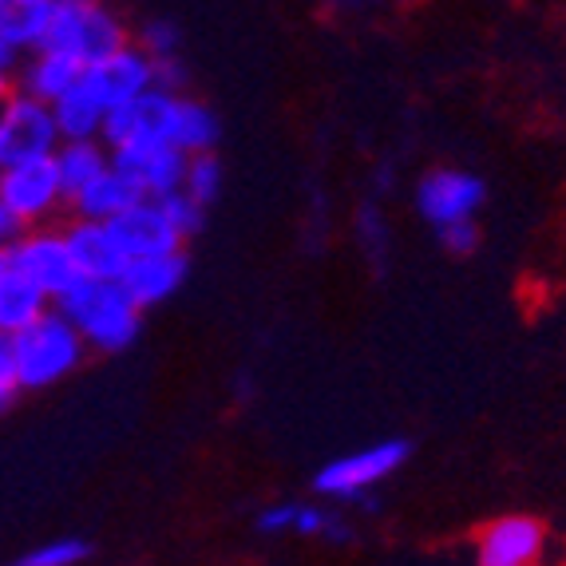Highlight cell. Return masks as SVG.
I'll use <instances>...</instances> for the list:
<instances>
[{
    "mask_svg": "<svg viewBox=\"0 0 566 566\" xmlns=\"http://www.w3.org/2000/svg\"><path fill=\"white\" fill-rule=\"evenodd\" d=\"M60 313L76 325L84 345L92 353H123L132 349L143 333V305L132 293L123 290V282H95L84 277L72 293L60 297Z\"/></svg>",
    "mask_w": 566,
    "mask_h": 566,
    "instance_id": "6da1fadb",
    "label": "cell"
},
{
    "mask_svg": "<svg viewBox=\"0 0 566 566\" xmlns=\"http://www.w3.org/2000/svg\"><path fill=\"white\" fill-rule=\"evenodd\" d=\"M12 349V368H17V385L20 392H40V388H52L60 380H67L84 365L87 345L76 333V325L67 322L60 305L36 317L29 329H20L9 337Z\"/></svg>",
    "mask_w": 566,
    "mask_h": 566,
    "instance_id": "7a4b0ae2",
    "label": "cell"
},
{
    "mask_svg": "<svg viewBox=\"0 0 566 566\" xmlns=\"http://www.w3.org/2000/svg\"><path fill=\"white\" fill-rule=\"evenodd\" d=\"M412 455L408 440H377L349 455H337L313 475L317 500L345 503V507H365V515L377 507V488L400 472Z\"/></svg>",
    "mask_w": 566,
    "mask_h": 566,
    "instance_id": "3957f363",
    "label": "cell"
},
{
    "mask_svg": "<svg viewBox=\"0 0 566 566\" xmlns=\"http://www.w3.org/2000/svg\"><path fill=\"white\" fill-rule=\"evenodd\" d=\"M123 44H127V29L104 0H56V12H52V24H48L40 48L92 67L119 52Z\"/></svg>",
    "mask_w": 566,
    "mask_h": 566,
    "instance_id": "277c9868",
    "label": "cell"
},
{
    "mask_svg": "<svg viewBox=\"0 0 566 566\" xmlns=\"http://www.w3.org/2000/svg\"><path fill=\"white\" fill-rule=\"evenodd\" d=\"M60 123L52 104L29 92H9L0 99V170L20 163L52 159L60 151Z\"/></svg>",
    "mask_w": 566,
    "mask_h": 566,
    "instance_id": "5b68a950",
    "label": "cell"
},
{
    "mask_svg": "<svg viewBox=\"0 0 566 566\" xmlns=\"http://www.w3.org/2000/svg\"><path fill=\"white\" fill-rule=\"evenodd\" d=\"M0 207L9 210V218L20 230L48 227L67 207V190L64 179H60L56 155L4 170V179H0Z\"/></svg>",
    "mask_w": 566,
    "mask_h": 566,
    "instance_id": "8992f818",
    "label": "cell"
},
{
    "mask_svg": "<svg viewBox=\"0 0 566 566\" xmlns=\"http://www.w3.org/2000/svg\"><path fill=\"white\" fill-rule=\"evenodd\" d=\"M9 265L20 270L24 277H32L52 302H60L64 293H72L84 282L76 270V258L67 250L64 230H52V227L20 230L9 242Z\"/></svg>",
    "mask_w": 566,
    "mask_h": 566,
    "instance_id": "52a82bcc",
    "label": "cell"
},
{
    "mask_svg": "<svg viewBox=\"0 0 566 566\" xmlns=\"http://www.w3.org/2000/svg\"><path fill=\"white\" fill-rule=\"evenodd\" d=\"M416 214L424 218L432 230H444L463 218H475L488 199V187H483L480 175L460 167H436L428 170L424 179L416 182Z\"/></svg>",
    "mask_w": 566,
    "mask_h": 566,
    "instance_id": "ba28073f",
    "label": "cell"
},
{
    "mask_svg": "<svg viewBox=\"0 0 566 566\" xmlns=\"http://www.w3.org/2000/svg\"><path fill=\"white\" fill-rule=\"evenodd\" d=\"M547 547V527L535 515H500L475 535V566H538Z\"/></svg>",
    "mask_w": 566,
    "mask_h": 566,
    "instance_id": "9c48e42d",
    "label": "cell"
},
{
    "mask_svg": "<svg viewBox=\"0 0 566 566\" xmlns=\"http://www.w3.org/2000/svg\"><path fill=\"white\" fill-rule=\"evenodd\" d=\"M187 159H190L187 151H179L170 139H155V135H135V139H127L123 147L112 151L115 167L127 170L151 199H163V195L182 187Z\"/></svg>",
    "mask_w": 566,
    "mask_h": 566,
    "instance_id": "30bf717a",
    "label": "cell"
},
{
    "mask_svg": "<svg viewBox=\"0 0 566 566\" xmlns=\"http://www.w3.org/2000/svg\"><path fill=\"white\" fill-rule=\"evenodd\" d=\"M87 80L99 92V99L107 104V112L132 104L143 92L159 87V72H155V60L143 52L139 44H123L119 52H112L107 60L87 67Z\"/></svg>",
    "mask_w": 566,
    "mask_h": 566,
    "instance_id": "8fae6325",
    "label": "cell"
},
{
    "mask_svg": "<svg viewBox=\"0 0 566 566\" xmlns=\"http://www.w3.org/2000/svg\"><path fill=\"white\" fill-rule=\"evenodd\" d=\"M119 238V245L127 250V258H155V254H175L182 250L187 238L179 234V227L170 222L163 199H139L132 210H123L115 222H107Z\"/></svg>",
    "mask_w": 566,
    "mask_h": 566,
    "instance_id": "7c38bea8",
    "label": "cell"
},
{
    "mask_svg": "<svg viewBox=\"0 0 566 566\" xmlns=\"http://www.w3.org/2000/svg\"><path fill=\"white\" fill-rule=\"evenodd\" d=\"M67 250L76 258L80 277H95V282H115L127 270V250L119 245L115 230L107 222H92V218H72L64 227Z\"/></svg>",
    "mask_w": 566,
    "mask_h": 566,
    "instance_id": "4fadbf2b",
    "label": "cell"
},
{
    "mask_svg": "<svg viewBox=\"0 0 566 566\" xmlns=\"http://www.w3.org/2000/svg\"><path fill=\"white\" fill-rule=\"evenodd\" d=\"M190 274L187 250H175V254H155V258H132L127 270H123V290L132 293L143 310H155V305L170 302L175 293L182 290Z\"/></svg>",
    "mask_w": 566,
    "mask_h": 566,
    "instance_id": "5bb4252c",
    "label": "cell"
},
{
    "mask_svg": "<svg viewBox=\"0 0 566 566\" xmlns=\"http://www.w3.org/2000/svg\"><path fill=\"white\" fill-rule=\"evenodd\" d=\"M139 199H147V190H143L139 182L127 175V170H119L112 163V167H107L104 175L92 182V187L80 190L67 207H72V214H76V218H92V222H115L123 210H132Z\"/></svg>",
    "mask_w": 566,
    "mask_h": 566,
    "instance_id": "9a60e30c",
    "label": "cell"
},
{
    "mask_svg": "<svg viewBox=\"0 0 566 566\" xmlns=\"http://www.w3.org/2000/svg\"><path fill=\"white\" fill-rule=\"evenodd\" d=\"M56 0H0V44L12 52H36L48 36Z\"/></svg>",
    "mask_w": 566,
    "mask_h": 566,
    "instance_id": "2e32d148",
    "label": "cell"
},
{
    "mask_svg": "<svg viewBox=\"0 0 566 566\" xmlns=\"http://www.w3.org/2000/svg\"><path fill=\"white\" fill-rule=\"evenodd\" d=\"M84 72L87 67L76 64V60L60 56V52H48V48H36L29 56V64L20 67V92L36 95L44 104H56L60 95L80 84Z\"/></svg>",
    "mask_w": 566,
    "mask_h": 566,
    "instance_id": "e0dca14e",
    "label": "cell"
},
{
    "mask_svg": "<svg viewBox=\"0 0 566 566\" xmlns=\"http://www.w3.org/2000/svg\"><path fill=\"white\" fill-rule=\"evenodd\" d=\"M60 123V135L64 139H99L104 135V123H107V104L99 99V92L92 87L87 72L80 76V84L72 92H64L52 104Z\"/></svg>",
    "mask_w": 566,
    "mask_h": 566,
    "instance_id": "ac0fdd59",
    "label": "cell"
},
{
    "mask_svg": "<svg viewBox=\"0 0 566 566\" xmlns=\"http://www.w3.org/2000/svg\"><path fill=\"white\" fill-rule=\"evenodd\" d=\"M52 305L56 302H52L32 277H24L20 270L9 265V274L0 282V333L12 337V333L29 329V325L36 322V317H44Z\"/></svg>",
    "mask_w": 566,
    "mask_h": 566,
    "instance_id": "d6986e66",
    "label": "cell"
},
{
    "mask_svg": "<svg viewBox=\"0 0 566 566\" xmlns=\"http://www.w3.org/2000/svg\"><path fill=\"white\" fill-rule=\"evenodd\" d=\"M56 167H60V179H64L67 202H72L80 190L92 187L112 167V147L104 139H64L56 151Z\"/></svg>",
    "mask_w": 566,
    "mask_h": 566,
    "instance_id": "ffe728a7",
    "label": "cell"
},
{
    "mask_svg": "<svg viewBox=\"0 0 566 566\" xmlns=\"http://www.w3.org/2000/svg\"><path fill=\"white\" fill-rule=\"evenodd\" d=\"M218 135V115L210 112L202 99H190V95H179V112H175V127H170V143L187 155H202L214 151Z\"/></svg>",
    "mask_w": 566,
    "mask_h": 566,
    "instance_id": "44dd1931",
    "label": "cell"
},
{
    "mask_svg": "<svg viewBox=\"0 0 566 566\" xmlns=\"http://www.w3.org/2000/svg\"><path fill=\"white\" fill-rule=\"evenodd\" d=\"M222 163H218L214 151H202V155H190L187 159V175H182V190H187L190 199L199 202V207H214L218 195H222Z\"/></svg>",
    "mask_w": 566,
    "mask_h": 566,
    "instance_id": "7402d4cb",
    "label": "cell"
},
{
    "mask_svg": "<svg viewBox=\"0 0 566 566\" xmlns=\"http://www.w3.org/2000/svg\"><path fill=\"white\" fill-rule=\"evenodd\" d=\"M92 558V543L67 535V538H48L40 547H32L17 566H84Z\"/></svg>",
    "mask_w": 566,
    "mask_h": 566,
    "instance_id": "603a6c76",
    "label": "cell"
},
{
    "mask_svg": "<svg viewBox=\"0 0 566 566\" xmlns=\"http://www.w3.org/2000/svg\"><path fill=\"white\" fill-rule=\"evenodd\" d=\"M163 207H167L170 222L179 227L182 238H195L202 227H207V207H199V202L190 199L187 190H170V195H163Z\"/></svg>",
    "mask_w": 566,
    "mask_h": 566,
    "instance_id": "cb8c5ba5",
    "label": "cell"
},
{
    "mask_svg": "<svg viewBox=\"0 0 566 566\" xmlns=\"http://www.w3.org/2000/svg\"><path fill=\"white\" fill-rule=\"evenodd\" d=\"M357 238L365 245V254L373 262H385L388 258V227H385V214L377 207H360L357 214Z\"/></svg>",
    "mask_w": 566,
    "mask_h": 566,
    "instance_id": "d4e9b609",
    "label": "cell"
},
{
    "mask_svg": "<svg viewBox=\"0 0 566 566\" xmlns=\"http://www.w3.org/2000/svg\"><path fill=\"white\" fill-rule=\"evenodd\" d=\"M139 48L155 60V64H163V60H179V32H175V24H167V20H151V24L143 29Z\"/></svg>",
    "mask_w": 566,
    "mask_h": 566,
    "instance_id": "484cf974",
    "label": "cell"
},
{
    "mask_svg": "<svg viewBox=\"0 0 566 566\" xmlns=\"http://www.w3.org/2000/svg\"><path fill=\"white\" fill-rule=\"evenodd\" d=\"M440 245H444L452 258H472L480 250V227H475V218H463V222H452V227L436 230Z\"/></svg>",
    "mask_w": 566,
    "mask_h": 566,
    "instance_id": "4316f807",
    "label": "cell"
},
{
    "mask_svg": "<svg viewBox=\"0 0 566 566\" xmlns=\"http://www.w3.org/2000/svg\"><path fill=\"white\" fill-rule=\"evenodd\" d=\"M20 385H17V368H12V349H9V337L0 333V412L17 400Z\"/></svg>",
    "mask_w": 566,
    "mask_h": 566,
    "instance_id": "83f0119b",
    "label": "cell"
},
{
    "mask_svg": "<svg viewBox=\"0 0 566 566\" xmlns=\"http://www.w3.org/2000/svg\"><path fill=\"white\" fill-rule=\"evenodd\" d=\"M17 234H20V227L9 218V210L0 207V250H9V242H12Z\"/></svg>",
    "mask_w": 566,
    "mask_h": 566,
    "instance_id": "f1b7e54d",
    "label": "cell"
},
{
    "mask_svg": "<svg viewBox=\"0 0 566 566\" xmlns=\"http://www.w3.org/2000/svg\"><path fill=\"white\" fill-rule=\"evenodd\" d=\"M9 92H12V72L9 67H0V99H4Z\"/></svg>",
    "mask_w": 566,
    "mask_h": 566,
    "instance_id": "f546056e",
    "label": "cell"
},
{
    "mask_svg": "<svg viewBox=\"0 0 566 566\" xmlns=\"http://www.w3.org/2000/svg\"><path fill=\"white\" fill-rule=\"evenodd\" d=\"M4 274H9V250H0V282H4Z\"/></svg>",
    "mask_w": 566,
    "mask_h": 566,
    "instance_id": "4dcf8cb0",
    "label": "cell"
},
{
    "mask_svg": "<svg viewBox=\"0 0 566 566\" xmlns=\"http://www.w3.org/2000/svg\"><path fill=\"white\" fill-rule=\"evenodd\" d=\"M0 179H4V170H0Z\"/></svg>",
    "mask_w": 566,
    "mask_h": 566,
    "instance_id": "1f68e13d",
    "label": "cell"
}]
</instances>
